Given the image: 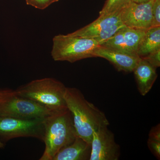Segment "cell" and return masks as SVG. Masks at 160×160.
Segmentation results:
<instances>
[{"label": "cell", "mask_w": 160, "mask_h": 160, "mask_svg": "<svg viewBox=\"0 0 160 160\" xmlns=\"http://www.w3.org/2000/svg\"><path fill=\"white\" fill-rule=\"evenodd\" d=\"M53 112L21 96L15 90L0 89V116L23 119H44Z\"/></svg>", "instance_id": "5"}, {"label": "cell", "mask_w": 160, "mask_h": 160, "mask_svg": "<svg viewBox=\"0 0 160 160\" xmlns=\"http://www.w3.org/2000/svg\"><path fill=\"white\" fill-rule=\"evenodd\" d=\"M45 149L40 160H52L57 153L77 136L71 112L68 109L52 113L44 119Z\"/></svg>", "instance_id": "2"}, {"label": "cell", "mask_w": 160, "mask_h": 160, "mask_svg": "<svg viewBox=\"0 0 160 160\" xmlns=\"http://www.w3.org/2000/svg\"><path fill=\"white\" fill-rule=\"evenodd\" d=\"M51 52L55 61L74 63L80 60L95 58L93 52L99 47V43L92 39L59 34L52 39Z\"/></svg>", "instance_id": "4"}, {"label": "cell", "mask_w": 160, "mask_h": 160, "mask_svg": "<svg viewBox=\"0 0 160 160\" xmlns=\"http://www.w3.org/2000/svg\"><path fill=\"white\" fill-rule=\"evenodd\" d=\"M44 119H23L0 116V148L15 138H34L43 141Z\"/></svg>", "instance_id": "6"}, {"label": "cell", "mask_w": 160, "mask_h": 160, "mask_svg": "<svg viewBox=\"0 0 160 160\" xmlns=\"http://www.w3.org/2000/svg\"><path fill=\"white\" fill-rule=\"evenodd\" d=\"M153 1L142 3L132 1L119 12L122 22L125 26L132 29L148 30L152 27V8Z\"/></svg>", "instance_id": "9"}, {"label": "cell", "mask_w": 160, "mask_h": 160, "mask_svg": "<svg viewBox=\"0 0 160 160\" xmlns=\"http://www.w3.org/2000/svg\"><path fill=\"white\" fill-rule=\"evenodd\" d=\"M147 146L152 153L158 159H160V142L148 139Z\"/></svg>", "instance_id": "19"}, {"label": "cell", "mask_w": 160, "mask_h": 160, "mask_svg": "<svg viewBox=\"0 0 160 160\" xmlns=\"http://www.w3.org/2000/svg\"><path fill=\"white\" fill-rule=\"evenodd\" d=\"M90 160H118L121 148L108 126L96 130L92 134Z\"/></svg>", "instance_id": "8"}, {"label": "cell", "mask_w": 160, "mask_h": 160, "mask_svg": "<svg viewBox=\"0 0 160 160\" xmlns=\"http://www.w3.org/2000/svg\"><path fill=\"white\" fill-rule=\"evenodd\" d=\"M95 58H103L113 65L118 71L132 72L141 58L136 53L107 48L100 46L93 52Z\"/></svg>", "instance_id": "11"}, {"label": "cell", "mask_w": 160, "mask_h": 160, "mask_svg": "<svg viewBox=\"0 0 160 160\" xmlns=\"http://www.w3.org/2000/svg\"><path fill=\"white\" fill-rule=\"evenodd\" d=\"M125 26L120 19L119 13L102 15L89 25L68 34L92 39L101 45Z\"/></svg>", "instance_id": "7"}, {"label": "cell", "mask_w": 160, "mask_h": 160, "mask_svg": "<svg viewBox=\"0 0 160 160\" xmlns=\"http://www.w3.org/2000/svg\"><path fill=\"white\" fill-rule=\"evenodd\" d=\"M65 99L77 136L91 144L93 132L109 126V120L105 113L87 101L77 88L66 87Z\"/></svg>", "instance_id": "1"}, {"label": "cell", "mask_w": 160, "mask_h": 160, "mask_svg": "<svg viewBox=\"0 0 160 160\" xmlns=\"http://www.w3.org/2000/svg\"><path fill=\"white\" fill-rule=\"evenodd\" d=\"M91 144L79 137L57 153L52 160H90Z\"/></svg>", "instance_id": "13"}, {"label": "cell", "mask_w": 160, "mask_h": 160, "mask_svg": "<svg viewBox=\"0 0 160 160\" xmlns=\"http://www.w3.org/2000/svg\"><path fill=\"white\" fill-rule=\"evenodd\" d=\"M141 58L146 60L152 67L157 69L160 66V49Z\"/></svg>", "instance_id": "18"}, {"label": "cell", "mask_w": 160, "mask_h": 160, "mask_svg": "<svg viewBox=\"0 0 160 160\" xmlns=\"http://www.w3.org/2000/svg\"><path fill=\"white\" fill-rule=\"evenodd\" d=\"M132 2V0H106L99 16L119 13Z\"/></svg>", "instance_id": "15"}, {"label": "cell", "mask_w": 160, "mask_h": 160, "mask_svg": "<svg viewBox=\"0 0 160 160\" xmlns=\"http://www.w3.org/2000/svg\"><path fill=\"white\" fill-rule=\"evenodd\" d=\"M151 0H132V2L137 3H142L147 2H149Z\"/></svg>", "instance_id": "21"}, {"label": "cell", "mask_w": 160, "mask_h": 160, "mask_svg": "<svg viewBox=\"0 0 160 160\" xmlns=\"http://www.w3.org/2000/svg\"><path fill=\"white\" fill-rule=\"evenodd\" d=\"M66 88L63 83L55 79L45 78L33 80L15 91L21 96L57 112L68 109L65 99Z\"/></svg>", "instance_id": "3"}, {"label": "cell", "mask_w": 160, "mask_h": 160, "mask_svg": "<svg viewBox=\"0 0 160 160\" xmlns=\"http://www.w3.org/2000/svg\"><path fill=\"white\" fill-rule=\"evenodd\" d=\"M160 49V26L152 27L146 31L137 51L140 58Z\"/></svg>", "instance_id": "14"}, {"label": "cell", "mask_w": 160, "mask_h": 160, "mask_svg": "<svg viewBox=\"0 0 160 160\" xmlns=\"http://www.w3.org/2000/svg\"><path fill=\"white\" fill-rule=\"evenodd\" d=\"M132 72L140 94L146 96L151 90L158 78L156 69L141 58Z\"/></svg>", "instance_id": "12"}, {"label": "cell", "mask_w": 160, "mask_h": 160, "mask_svg": "<svg viewBox=\"0 0 160 160\" xmlns=\"http://www.w3.org/2000/svg\"><path fill=\"white\" fill-rule=\"evenodd\" d=\"M152 27L160 26V0H154L152 8Z\"/></svg>", "instance_id": "16"}, {"label": "cell", "mask_w": 160, "mask_h": 160, "mask_svg": "<svg viewBox=\"0 0 160 160\" xmlns=\"http://www.w3.org/2000/svg\"><path fill=\"white\" fill-rule=\"evenodd\" d=\"M146 31L125 26L100 46L120 51L136 53Z\"/></svg>", "instance_id": "10"}, {"label": "cell", "mask_w": 160, "mask_h": 160, "mask_svg": "<svg viewBox=\"0 0 160 160\" xmlns=\"http://www.w3.org/2000/svg\"><path fill=\"white\" fill-rule=\"evenodd\" d=\"M148 139L160 142V124H158L156 126L152 127L151 129L149 131Z\"/></svg>", "instance_id": "20"}, {"label": "cell", "mask_w": 160, "mask_h": 160, "mask_svg": "<svg viewBox=\"0 0 160 160\" xmlns=\"http://www.w3.org/2000/svg\"><path fill=\"white\" fill-rule=\"evenodd\" d=\"M59 0H26V4L36 9H44L49 7L52 3Z\"/></svg>", "instance_id": "17"}]
</instances>
